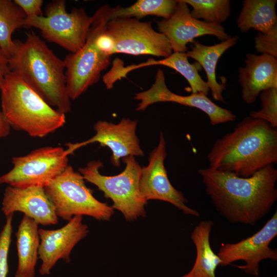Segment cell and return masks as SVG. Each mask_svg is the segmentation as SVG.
<instances>
[{"mask_svg":"<svg viewBox=\"0 0 277 277\" xmlns=\"http://www.w3.org/2000/svg\"><path fill=\"white\" fill-rule=\"evenodd\" d=\"M106 29L114 39V53L166 58L173 52L167 37L155 31L151 22H142L135 18H117L108 22Z\"/></svg>","mask_w":277,"mask_h":277,"instance_id":"cell-10","label":"cell"},{"mask_svg":"<svg viewBox=\"0 0 277 277\" xmlns=\"http://www.w3.org/2000/svg\"><path fill=\"white\" fill-rule=\"evenodd\" d=\"M191 6L192 17L207 23L221 25L229 18L231 13L229 0H182Z\"/></svg>","mask_w":277,"mask_h":277,"instance_id":"cell-26","label":"cell"},{"mask_svg":"<svg viewBox=\"0 0 277 277\" xmlns=\"http://www.w3.org/2000/svg\"><path fill=\"white\" fill-rule=\"evenodd\" d=\"M124 170L120 174L107 176L100 173L103 167L100 161H90L78 172L85 180L96 186L105 197L113 202L114 210L120 211L127 221H132L146 215L147 201L140 190L142 167L133 156L123 158Z\"/></svg>","mask_w":277,"mask_h":277,"instance_id":"cell-5","label":"cell"},{"mask_svg":"<svg viewBox=\"0 0 277 277\" xmlns=\"http://www.w3.org/2000/svg\"><path fill=\"white\" fill-rule=\"evenodd\" d=\"M254 41L257 52L277 57V24L266 33L258 32Z\"/></svg>","mask_w":277,"mask_h":277,"instance_id":"cell-29","label":"cell"},{"mask_svg":"<svg viewBox=\"0 0 277 277\" xmlns=\"http://www.w3.org/2000/svg\"><path fill=\"white\" fill-rule=\"evenodd\" d=\"M166 156V142L161 132L157 146L149 154L148 165L142 167L140 181L142 195L147 201L168 202L185 214L199 217V212L187 206L188 200L170 183L164 165Z\"/></svg>","mask_w":277,"mask_h":277,"instance_id":"cell-12","label":"cell"},{"mask_svg":"<svg viewBox=\"0 0 277 277\" xmlns=\"http://www.w3.org/2000/svg\"><path fill=\"white\" fill-rule=\"evenodd\" d=\"M26 18L23 11L14 1L0 0V48L8 61L16 47L12 34L17 29L24 27Z\"/></svg>","mask_w":277,"mask_h":277,"instance_id":"cell-24","label":"cell"},{"mask_svg":"<svg viewBox=\"0 0 277 277\" xmlns=\"http://www.w3.org/2000/svg\"><path fill=\"white\" fill-rule=\"evenodd\" d=\"M14 214L6 216V223L0 233V277H7L8 256L11 242L12 219Z\"/></svg>","mask_w":277,"mask_h":277,"instance_id":"cell-28","label":"cell"},{"mask_svg":"<svg viewBox=\"0 0 277 277\" xmlns=\"http://www.w3.org/2000/svg\"><path fill=\"white\" fill-rule=\"evenodd\" d=\"M245 65L239 69L241 96L248 105L254 103L260 93L277 88V59L268 54L247 53Z\"/></svg>","mask_w":277,"mask_h":277,"instance_id":"cell-18","label":"cell"},{"mask_svg":"<svg viewBox=\"0 0 277 277\" xmlns=\"http://www.w3.org/2000/svg\"><path fill=\"white\" fill-rule=\"evenodd\" d=\"M261 108L252 111L249 116L262 120L274 127H277V88H270L260 94Z\"/></svg>","mask_w":277,"mask_h":277,"instance_id":"cell-27","label":"cell"},{"mask_svg":"<svg viewBox=\"0 0 277 277\" xmlns=\"http://www.w3.org/2000/svg\"><path fill=\"white\" fill-rule=\"evenodd\" d=\"M276 0H245L236 23L242 32L266 33L277 24Z\"/></svg>","mask_w":277,"mask_h":277,"instance_id":"cell-22","label":"cell"},{"mask_svg":"<svg viewBox=\"0 0 277 277\" xmlns=\"http://www.w3.org/2000/svg\"><path fill=\"white\" fill-rule=\"evenodd\" d=\"M239 39V37L235 35L212 46L205 45L197 41H193L191 50L186 52L188 57L195 60L204 69L207 78L206 82L212 95L219 102H225L222 93L225 89V83L220 84L217 81L216 65L220 57L226 50L236 45Z\"/></svg>","mask_w":277,"mask_h":277,"instance_id":"cell-19","label":"cell"},{"mask_svg":"<svg viewBox=\"0 0 277 277\" xmlns=\"http://www.w3.org/2000/svg\"><path fill=\"white\" fill-rule=\"evenodd\" d=\"M70 154L68 148L47 146L25 155L14 156L12 159V168L0 176V184L19 187H44L69 165Z\"/></svg>","mask_w":277,"mask_h":277,"instance_id":"cell-9","label":"cell"},{"mask_svg":"<svg viewBox=\"0 0 277 277\" xmlns=\"http://www.w3.org/2000/svg\"><path fill=\"white\" fill-rule=\"evenodd\" d=\"M15 49L9 60L15 72L51 107L66 114L71 110L66 85L64 61L55 55L34 32L24 42L15 40Z\"/></svg>","mask_w":277,"mask_h":277,"instance_id":"cell-3","label":"cell"},{"mask_svg":"<svg viewBox=\"0 0 277 277\" xmlns=\"http://www.w3.org/2000/svg\"><path fill=\"white\" fill-rule=\"evenodd\" d=\"M277 235V212L264 226L251 236L235 243L222 244L217 255L226 266L231 263L242 260L245 263L237 267L247 274L258 276L259 264L261 261L277 260V250L269 247V244Z\"/></svg>","mask_w":277,"mask_h":277,"instance_id":"cell-11","label":"cell"},{"mask_svg":"<svg viewBox=\"0 0 277 277\" xmlns=\"http://www.w3.org/2000/svg\"><path fill=\"white\" fill-rule=\"evenodd\" d=\"M2 211L6 216L21 212L38 225H52L58 223L54 207L44 187L40 186H8L4 193Z\"/></svg>","mask_w":277,"mask_h":277,"instance_id":"cell-17","label":"cell"},{"mask_svg":"<svg viewBox=\"0 0 277 277\" xmlns=\"http://www.w3.org/2000/svg\"><path fill=\"white\" fill-rule=\"evenodd\" d=\"M25 14L26 17L42 16L43 0H14Z\"/></svg>","mask_w":277,"mask_h":277,"instance_id":"cell-30","label":"cell"},{"mask_svg":"<svg viewBox=\"0 0 277 277\" xmlns=\"http://www.w3.org/2000/svg\"><path fill=\"white\" fill-rule=\"evenodd\" d=\"M10 71L8 60L0 48V86L5 75Z\"/></svg>","mask_w":277,"mask_h":277,"instance_id":"cell-31","label":"cell"},{"mask_svg":"<svg viewBox=\"0 0 277 277\" xmlns=\"http://www.w3.org/2000/svg\"><path fill=\"white\" fill-rule=\"evenodd\" d=\"M11 127L3 112L0 110V141L10 134Z\"/></svg>","mask_w":277,"mask_h":277,"instance_id":"cell-32","label":"cell"},{"mask_svg":"<svg viewBox=\"0 0 277 277\" xmlns=\"http://www.w3.org/2000/svg\"><path fill=\"white\" fill-rule=\"evenodd\" d=\"M197 172L215 209L232 223L254 226L277 199V169L273 165L248 177L210 167Z\"/></svg>","mask_w":277,"mask_h":277,"instance_id":"cell-1","label":"cell"},{"mask_svg":"<svg viewBox=\"0 0 277 277\" xmlns=\"http://www.w3.org/2000/svg\"><path fill=\"white\" fill-rule=\"evenodd\" d=\"M134 98L140 101L135 109L137 111L145 110L154 103L166 102L196 108L208 115L210 124L213 126L234 121L236 117L231 110L219 106L203 93L184 96L172 92L166 86L164 72L161 69L157 70L151 88L136 93Z\"/></svg>","mask_w":277,"mask_h":277,"instance_id":"cell-14","label":"cell"},{"mask_svg":"<svg viewBox=\"0 0 277 277\" xmlns=\"http://www.w3.org/2000/svg\"><path fill=\"white\" fill-rule=\"evenodd\" d=\"M177 4L175 0H138L127 7L117 6L113 8L110 19L134 17L140 20L148 15L168 19L174 12Z\"/></svg>","mask_w":277,"mask_h":277,"instance_id":"cell-25","label":"cell"},{"mask_svg":"<svg viewBox=\"0 0 277 277\" xmlns=\"http://www.w3.org/2000/svg\"><path fill=\"white\" fill-rule=\"evenodd\" d=\"M83 216L76 215L64 226L55 230L38 229L40 244L38 259L42 261L39 273L48 275L60 259L70 262V255L74 246L88 234Z\"/></svg>","mask_w":277,"mask_h":277,"instance_id":"cell-15","label":"cell"},{"mask_svg":"<svg viewBox=\"0 0 277 277\" xmlns=\"http://www.w3.org/2000/svg\"><path fill=\"white\" fill-rule=\"evenodd\" d=\"M210 168L248 177L277 163V130L262 120L247 116L217 139L207 155Z\"/></svg>","mask_w":277,"mask_h":277,"instance_id":"cell-2","label":"cell"},{"mask_svg":"<svg viewBox=\"0 0 277 277\" xmlns=\"http://www.w3.org/2000/svg\"><path fill=\"white\" fill-rule=\"evenodd\" d=\"M112 9L105 5L95 11L84 46L79 51L67 55L63 60L70 99L77 98L97 82L101 72L110 64L111 56L100 50L95 39L100 30L110 20Z\"/></svg>","mask_w":277,"mask_h":277,"instance_id":"cell-6","label":"cell"},{"mask_svg":"<svg viewBox=\"0 0 277 277\" xmlns=\"http://www.w3.org/2000/svg\"><path fill=\"white\" fill-rule=\"evenodd\" d=\"M38 225L23 215L15 233L18 258L15 277H34L38 259L40 238Z\"/></svg>","mask_w":277,"mask_h":277,"instance_id":"cell-20","label":"cell"},{"mask_svg":"<svg viewBox=\"0 0 277 277\" xmlns=\"http://www.w3.org/2000/svg\"><path fill=\"white\" fill-rule=\"evenodd\" d=\"M64 0H55L45 8L46 16L26 17L24 27H34L43 36L74 53L84 46L93 21L83 8L67 12Z\"/></svg>","mask_w":277,"mask_h":277,"instance_id":"cell-8","label":"cell"},{"mask_svg":"<svg viewBox=\"0 0 277 277\" xmlns=\"http://www.w3.org/2000/svg\"><path fill=\"white\" fill-rule=\"evenodd\" d=\"M2 111L13 128L44 137L63 127L65 114L53 109L14 72L0 86Z\"/></svg>","mask_w":277,"mask_h":277,"instance_id":"cell-4","label":"cell"},{"mask_svg":"<svg viewBox=\"0 0 277 277\" xmlns=\"http://www.w3.org/2000/svg\"><path fill=\"white\" fill-rule=\"evenodd\" d=\"M137 120L123 118L118 124L99 121L94 125L95 134L89 139L70 145L75 151L88 144L98 143L102 146L110 149L111 162L115 167L120 165L121 159L128 156L144 155L139 140L136 135Z\"/></svg>","mask_w":277,"mask_h":277,"instance_id":"cell-16","label":"cell"},{"mask_svg":"<svg viewBox=\"0 0 277 277\" xmlns=\"http://www.w3.org/2000/svg\"><path fill=\"white\" fill-rule=\"evenodd\" d=\"M44 188L57 217L63 220L69 221L76 215H86L108 221L114 213L111 206L94 196L82 175L70 165Z\"/></svg>","mask_w":277,"mask_h":277,"instance_id":"cell-7","label":"cell"},{"mask_svg":"<svg viewBox=\"0 0 277 277\" xmlns=\"http://www.w3.org/2000/svg\"><path fill=\"white\" fill-rule=\"evenodd\" d=\"M213 226L212 221H202L193 230L191 239L196 248L195 261L191 270L181 277H215V270L222 261L210 246Z\"/></svg>","mask_w":277,"mask_h":277,"instance_id":"cell-21","label":"cell"},{"mask_svg":"<svg viewBox=\"0 0 277 277\" xmlns=\"http://www.w3.org/2000/svg\"><path fill=\"white\" fill-rule=\"evenodd\" d=\"M186 53L172 52L167 57L160 60L149 58L148 60L138 65L133 64L132 69L153 65H162L173 69L180 73L188 82L192 93H202L207 96L210 89L207 82L204 81L199 73L201 70V65L195 62L191 64Z\"/></svg>","mask_w":277,"mask_h":277,"instance_id":"cell-23","label":"cell"},{"mask_svg":"<svg viewBox=\"0 0 277 277\" xmlns=\"http://www.w3.org/2000/svg\"><path fill=\"white\" fill-rule=\"evenodd\" d=\"M177 2L175 9L169 18L156 22L160 32L167 37L173 52L186 53L187 44L199 36L213 35L222 41L231 37L222 25L194 18L186 3L182 0H177Z\"/></svg>","mask_w":277,"mask_h":277,"instance_id":"cell-13","label":"cell"}]
</instances>
